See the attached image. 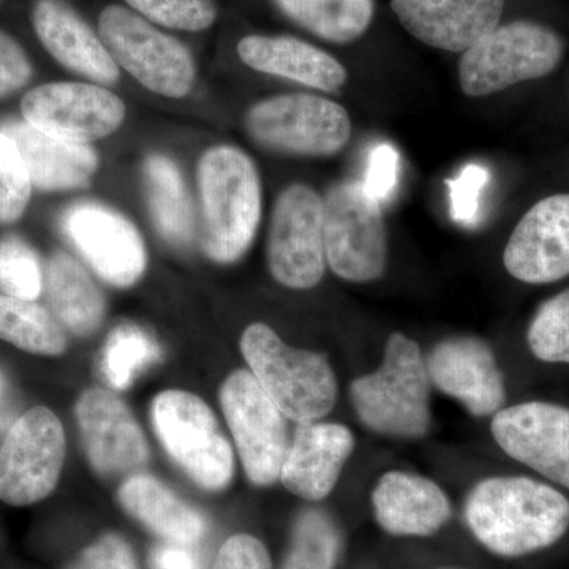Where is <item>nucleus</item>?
I'll list each match as a JSON object with an SVG mask.
<instances>
[{"label":"nucleus","instance_id":"nucleus-37","mask_svg":"<svg viewBox=\"0 0 569 569\" xmlns=\"http://www.w3.org/2000/svg\"><path fill=\"white\" fill-rule=\"evenodd\" d=\"M73 569H140L129 542L116 533L97 539L82 550Z\"/></svg>","mask_w":569,"mask_h":569},{"label":"nucleus","instance_id":"nucleus-2","mask_svg":"<svg viewBox=\"0 0 569 569\" xmlns=\"http://www.w3.org/2000/svg\"><path fill=\"white\" fill-rule=\"evenodd\" d=\"M203 247L211 260L231 264L253 244L261 220V179L242 149L217 146L198 163Z\"/></svg>","mask_w":569,"mask_h":569},{"label":"nucleus","instance_id":"nucleus-26","mask_svg":"<svg viewBox=\"0 0 569 569\" xmlns=\"http://www.w3.org/2000/svg\"><path fill=\"white\" fill-rule=\"evenodd\" d=\"M47 287L56 317L74 335H91L102 323L103 296L91 276L70 254L56 253L51 258Z\"/></svg>","mask_w":569,"mask_h":569},{"label":"nucleus","instance_id":"nucleus-4","mask_svg":"<svg viewBox=\"0 0 569 569\" xmlns=\"http://www.w3.org/2000/svg\"><path fill=\"white\" fill-rule=\"evenodd\" d=\"M241 350L250 372L284 418L305 425L331 413L337 380L323 355L288 347L263 323L246 329Z\"/></svg>","mask_w":569,"mask_h":569},{"label":"nucleus","instance_id":"nucleus-21","mask_svg":"<svg viewBox=\"0 0 569 569\" xmlns=\"http://www.w3.org/2000/svg\"><path fill=\"white\" fill-rule=\"evenodd\" d=\"M378 526L395 537H430L451 518V501L432 479L388 471L372 492Z\"/></svg>","mask_w":569,"mask_h":569},{"label":"nucleus","instance_id":"nucleus-12","mask_svg":"<svg viewBox=\"0 0 569 569\" xmlns=\"http://www.w3.org/2000/svg\"><path fill=\"white\" fill-rule=\"evenodd\" d=\"M272 277L287 288L309 290L323 280V198L305 183L287 187L272 209L268 239Z\"/></svg>","mask_w":569,"mask_h":569},{"label":"nucleus","instance_id":"nucleus-9","mask_svg":"<svg viewBox=\"0 0 569 569\" xmlns=\"http://www.w3.org/2000/svg\"><path fill=\"white\" fill-rule=\"evenodd\" d=\"M100 39L116 63L149 91L182 99L192 91L194 62L186 47L123 7L100 14Z\"/></svg>","mask_w":569,"mask_h":569},{"label":"nucleus","instance_id":"nucleus-40","mask_svg":"<svg viewBox=\"0 0 569 569\" xmlns=\"http://www.w3.org/2000/svg\"><path fill=\"white\" fill-rule=\"evenodd\" d=\"M32 74L24 50L7 33L0 32V97L21 89Z\"/></svg>","mask_w":569,"mask_h":569},{"label":"nucleus","instance_id":"nucleus-6","mask_svg":"<svg viewBox=\"0 0 569 569\" xmlns=\"http://www.w3.org/2000/svg\"><path fill=\"white\" fill-rule=\"evenodd\" d=\"M323 234L326 263L339 279L370 283L387 271V224L380 201L365 182H339L328 190Z\"/></svg>","mask_w":569,"mask_h":569},{"label":"nucleus","instance_id":"nucleus-34","mask_svg":"<svg viewBox=\"0 0 569 569\" xmlns=\"http://www.w3.org/2000/svg\"><path fill=\"white\" fill-rule=\"evenodd\" d=\"M31 192V178L17 144L0 132V224L20 219Z\"/></svg>","mask_w":569,"mask_h":569},{"label":"nucleus","instance_id":"nucleus-24","mask_svg":"<svg viewBox=\"0 0 569 569\" xmlns=\"http://www.w3.org/2000/svg\"><path fill=\"white\" fill-rule=\"evenodd\" d=\"M238 54L250 69L318 91L337 92L348 80L346 67L336 58L291 37H246L239 41Z\"/></svg>","mask_w":569,"mask_h":569},{"label":"nucleus","instance_id":"nucleus-23","mask_svg":"<svg viewBox=\"0 0 569 569\" xmlns=\"http://www.w3.org/2000/svg\"><path fill=\"white\" fill-rule=\"evenodd\" d=\"M33 28L56 61L102 84L118 81V63L103 41L59 0H40L33 9Z\"/></svg>","mask_w":569,"mask_h":569},{"label":"nucleus","instance_id":"nucleus-10","mask_svg":"<svg viewBox=\"0 0 569 569\" xmlns=\"http://www.w3.org/2000/svg\"><path fill=\"white\" fill-rule=\"evenodd\" d=\"M66 432L47 407H33L11 425L0 447V500L28 507L58 486L66 460Z\"/></svg>","mask_w":569,"mask_h":569},{"label":"nucleus","instance_id":"nucleus-29","mask_svg":"<svg viewBox=\"0 0 569 569\" xmlns=\"http://www.w3.org/2000/svg\"><path fill=\"white\" fill-rule=\"evenodd\" d=\"M0 339L32 355L59 356L67 337L44 307L0 293Z\"/></svg>","mask_w":569,"mask_h":569},{"label":"nucleus","instance_id":"nucleus-22","mask_svg":"<svg viewBox=\"0 0 569 569\" xmlns=\"http://www.w3.org/2000/svg\"><path fill=\"white\" fill-rule=\"evenodd\" d=\"M0 132L17 144L31 182L40 190L80 189L96 173L99 159L89 144L59 140L17 119L0 123Z\"/></svg>","mask_w":569,"mask_h":569},{"label":"nucleus","instance_id":"nucleus-39","mask_svg":"<svg viewBox=\"0 0 569 569\" xmlns=\"http://www.w3.org/2000/svg\"><path fill=\"white\" fill-rule=\"evenodd\" d=\"M399 156L389 144H378L369 153L365 186L380 203L389 200L396 189Z\"/></svg>","mask_w":569,"mask_h":569},{"label":"nucleus","instance_id":"nucleus-7","mask_svg":"<svg viewBox=\"0 0 569 569\" xmlns=\"http://www.w3.org/2000/svg\"><path fill=\"white\" fill-rule=\"evenodd\" d=\"M561 58L563 43L550 29L526 21L498 26L463 52L460 89L473 99L492 96L518 82L548 77Z\"/></svg>","mask_w":569,"mask_h":569},{"label":"nucleus","instance_id":"nucleus-30","mask_svg":"<svg viewBox=\"0 0 569 569\" xmlns=\"http://www.w3.org/2000/svg\"><path fill=\"white\" fill-rule=\"evenodd\" d=\"M342 538L335 520L321 509H306L295 520L282 569H335Z\"/></svg>","mask_w":569,"mask_h":569},{"label":"nucleus","instance_id":"nucleus-19","mask_svg":"<svg viewBox=\"0 0 569 569\" xmlns=\"http://www.w3.org/2000/svg\"><path fill=\"white\" fill-rule=\"evenodd\" d=\"M415 39L449 52H466L498 28L505 0H391Z\"/></svg>","mask_w":569,"mask_h":569},{"label":"nucleus","instance_id":"nucleus-3","mask_svg":"<svg viewBox=\"0 0 569 569\" xmlns=\"http://www.w3.org/2000/svg\"><path fill=\"white\" fill-rule=\"evenodd\" d=\"M350 399L362 425L380 436L419 438L430 427V378L425 355L410 337H388L376 372L356 378Z\"/></svg>","mask_w":569,"mask_h":569},{"label":"nucleus","instance_id":"nucleus-31","mask_svg":"<svg viewBox=\"0 0 569 569\" xmlns=\"http://www.w3.org/2000/svg\"><path fill=\"white\" fill-rule=\"evenodd\" d=\"M160 348L148 332L137 326H119L108 337L103 353V373L116 391L133 383L142 370L160 359Z\"/></svg>","mask_w":569,"mask_h":569},{"label":"nucleus","instance_id":"nucleus-38","mask_svg":"<svg viewBox=\"0 0 569 569\" xmlns=\"http://www.w3.org/2000/svg\"><path fill=\"white\" fill-rule=\"evenodd\" d=\"M212 569H272V561L260 539L234 535L217 552Z\"/></svg>","mask_w":569,"mask_h":569},{"label":"nucleus","instance_id":"nucleus-33","mask_svg":"<svg viewBox=\"0 0 569 569\" xmlns=\"http://www.w3.org/2000/svg\"><path fill=\"white\" fill-rule=\"evenodd\" d=\"M43 290L39 257L20 238L0 239V291L13 298L36 301Z\"/></svg>","mask_w":569,"mask_h":569},{"label":"nucleus","instance_id":"nucleus-1","mask_svg":"<svg viewBox=\"0 0 569 569\" xmlns=\"http://www.w3.org/2000/svg\"><path fill=\"white\" fill-rule=\"evenodd\" d=\"M475 538L500 557H522L556 545L569 529V500L527 477L482 479L466 501Z\"/></svg>","mask_w":569,"mask_h":569},{"label":"nucleus","instance_id":"nucleus-15","mask_svg":"<svg viewBox=\"0 0 569 569\" xmlns=\"http://www.w3.org/2000/svg\"><path fill=\"white\" fill-rule=\"evenodd\" d=\"M62 230L104 282L126 288L144 272L141 234L129 219L107 206H71L63 213Z\"/></svg>","mask_w":569,"mask_h":569},{"label":"nucleus","instance_id":"nucleus-28","mask_svg":"<svg viewBox=\"0 0 569 569\" xmlns=\"http://www.w3.org/2000/svg\"><path fill=\"white\" fill-rule=\"evenodd\" d=\"M290 20L332 43H350L369 29L373 0H274Z\"/></svg>","mask_w":569,"mask_h":569},{"label":"nucleus","instance_id":"nucleus-5","mask_svg":"<svg viewBox=\"0 0 569 569\" xmlns=\"http://www.w3.org/2000/svg\"><path fill=\"white\" fill-rule=\"evenodd\" d=\"M156 436L194 485L220 492L234 477V455L211 408L187 391L160 392L152 402Z\"/></svg>","mask_w":569,"mask_h":569},{"label":"nucleus","instance_id":"nucleus-18","mask_svg":"<svg viewBox=\"0 0 569 569\" xmlns=\"http://www.w3.org/2000/svg\"><path fill=\"white\" fill-rule=\"evenodd\" d=\"M430 381L455 397L473 417H493L507 399L503 376L492 348L478 337L443 340L426 359Z\"/></svg>","mask_w":569,"mask_h":569},{"label":"nucleus","instance_id":"nucleus-13","mask_svg":"<svg viewBox=\"0 0 569 569\" xmlns=\"http://www.w3.org/2000/svg\"><path fill=\"white\" fill-rule=\"evenodd\" d=\"M21 111L41 132L81 144L108 137L126 118V104L116 93L84 82L39 86L26 93Z\"/></svg>","mask_w":569,"mask_h":569},{"label":"nucleus","instance_id":"nucleus-41","mask_svg":"<svg viewBox=\"0 0 569 569\" xmlns=\"http://www.w3.org/2000/svg\"><path fill=\"white\" fill-rule=\"evenodd\" d=\"M151 563L153 569H198V561L189 546L176 542L157 546L152 550Z\"/></svg>","mask_w":569,"mask_h":569},{"label":"nucleus","instance_id":"nucleus-42","mask_svg":"<svg viewBox=\"0 0 569 569\" xmlns=\"http://www.w3.org/2000/svg\"><path fill=\"white\" fill-rule=\"evenodd\" d=\"M14 413H17V406L13 402L9 381L0 372V436L9 432L11 425L17 421Z\"/></svg>","mask_w":569,"mask_h":569},{"label":"nucleus","instance_id":"nucleus-43","mask_svg":"<svg viewBox=\"0 0 569 569\" xmlns=\"http://www.w3.org/2000/svg\"><path fill=\"white\" fill-rule=\"evenodd\" d=\"M445 569H456V568H445Z\"/></svg>","mask_w":569,"mask_h":569},{"label":"nucleus","instance_id":"nucleus-27","mask_svg":"<svg viewBox=\"0 0 569 569\" xmlns=\"http://www.w3.org/2000/svg\"><path fill=\"white\" fill-rule=\"evenodd\" d=\"M149 208L159 233L174 246H187L193 238V211L181 171L168 157H149L144 163Z\"/></svg>","mask_w":569,"mask_h":569},{"label":"nucleus","instance_id":"nucleus-32","mask_svg":"<svg viewBox=\"0 0 569 569\" xmlns=\"http://www.w3.org/2000/svg\"><path fill=\"white\" fill-rule=\"evenodd\" d=\"M527 343L539 361L569 365V288L539 306Z\"/></svg>","mask_w":569,"mask_h":569},{"label":"nucleus","instance_id":"nucleus-16","mask_svg":"<svg viewBox=\"0 0 569 569\" xmlns=\"http://www.w3.org/2000/svg\"><path fill=\"white\" fill-rule=\"evenodd\" d=\"M77 421L86 456L102 477L133 475L148 463V441L140 425L123 400L107 389L82 392Z\"/></svg>","mask_w":569,"mask_h":569},{"label":"nucleus","instance_id":"nucleus-25","mask_svg":"<svg viewBox=\"0 0 569 569\" xmlns=\"http://www.w3.org/2000/svg\"><path fill=\"white\" fill-rule=\"evenodd\" d=\"M118 496L133 519L168 542L190 546L208 533L204 516L151 475H132Z\"/></svg>","mask_w":569,"mask_h":569},{"label":"nucleus","instance_id":"nucleus-8","mask_svg":"<svg viewBox=\"0 0 569 569\" xmlns=\"http://www.w3.org/2000/svg\"><path fill=\"white\" fill-rule=\"evenodd\" d=\"M252 140L290 156L332 157L350 142L353 126L342 104L313 93H284L254 103L247 112Z\"/></svg>","mask_w":569,"mask_h":569},{"label":"nucleus","instance_id":"nucleus-11","mask_svg":"<svg viewBox=\"0 0 569 569\" xmlns=\"http://www.w3.org/2000/svg\"><path fill=\"white\" fill-rule=\"evenodd\" d=\"M220 403L249 481L272 486L288 451L287 418L249 370H236L220 389Z\"/></svg>","mask_w":569,"mask_h":569},{"label":"nucleus","instance_id":"nucleus-17","mask_svg":"<svg viewBox=\"0 0 569 569\" xmlns=\"http://www.w3.org/2000/svg\"><path fill=\"white\" fill-rule=\"evenodd\" d=\"M505 269L523 283L569 276V193L538 201L520 219L503 252Z\"/></svg>","mask_w":569,"mask_h":569},{"label":"nucleus","instance_id":"nucleus-14","mask_svg":"<svg viewBox=\"0 0 569 569\" xmlns=\"http://www.w3.org/2000/svg\"><path fill=\"white\" fill-rule=\"evenodd\" d=\"M490 429L509 458L569 490V408L549 402L501 408Z\"/></svg>","mask_w":569,"mask_h":569},{"label":"nucleus","instance_id":"nucleus-35","mask_svg":"<svg viewBox=\"0 0 569 569\" xmlns=\"http://www.w3.org/2000/svg\"><path fill=\"white\" fill-rule=\"evenodd\" d=\"M134 10L149 20L182 29L203 31L216 20V6L212 0H126Z\"/></svg>","mask_w":569,"mask_h":569},{"label":"nucleus","instance_id":"nucleus-36","mask_svg":"<svg viewBox=\"0 0 569 569\" xmlns=\"http://www.w3.org/2000/svg\"><path fill=\"white\" fill-rule=\"evenodd\" d=\"M488 181V170L481 164H468L458 178L447 181L451 198V216L456 222H475L479 212V197Z\"/></svg>","mask_w":569,"mask_h":569},{"label":"nucleus","instance_id":"nucleus-20","mask_svg":"<svg viewBox=\"0 0 569 569\" xmlns=\"http://www.w3.org/2000/svg\"><path fill=\"white\" fill-rule=\"evenodd\" d=\"M355 449L348 427L335 422H305L288 445L280 479L287 490L307 501H320L335 490Z\"/></svg>","mask_w":569,"mask_h":569}]
</instances>
